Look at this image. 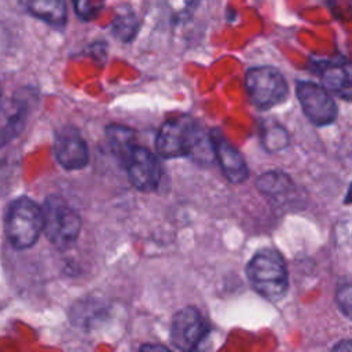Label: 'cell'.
I'll return each mask as SVG.
<instances>
[{"instance_id":"2e32d148","label":"cell","mask_w":352,"mask_h":352,"mask_svg":"<svg viewBox=\"0 0 352 352\" xmlns=\"http://www.w3.org/2000/svg\"><path fill=\"white\" fill-rule=\"evenodd\" d=\"M256 186L258 191L268 197H279L286 194L287 191L292 190V180L287 175L274 170V172H267L263 173L257 182Z\"/></svg>"},{"instance_id":"d6986e66","label":"cell","mask_w":352,"mask_h":352,"mask_svg":"<svg viewBox=\"0 0 352 352\" xmlns=\"http://www.w3.org/2000/svg\"><path fill=\"white\" fill-rule=\"evenodd\" d=\"M336 302L345 318L352 320V280L341 285L336 292Z\"/></svg>"},{"instance_id":"8fae6325","label":"cell","mask_w":352,"mask_h":352,"mask_svg":"<svg viewBox=\"0 0 352 352\" xmlns=\"http://www.w3.org/2000/svg\"><path fill=\"white\" fill-rule=\"evenodd\" d=\"M212 148L226 179L234 184L243 183L249 176V169L242 154L219 131L210 133Z\"/></svg>"},{"instance_id":"ba28073f","label":"cell","mask_w":352,"mask_h":352,"mask_svg":"<svg viewBox=\"0 0 352 352\" xmlns=\"http://www.w3.org/2000/svg\"><path fill=\"white\" fill-rule=\"evenodd\" d=\"M132 186L140 191H153L161 182V165L158 158L146 147L135 146L124 162Z\"/></svg>"},{"instance_id":"7402d4cb","label":"cell","mask_w":352,"mask_h":352,"mask_svg":"<svg viewBox=\"0 0 352 352\" xmlns=\"http://www.w3.org/2000/svg\"><path fill=\"white\" fill-rule=\"evenodd\" d=\"M140 349L142 351H154V349H157V351H166L168 348L164 346V345H143Z\"/></svg>"},{"instance_id":"9c48e42d","label":"cell","mask_w":352,"mask_h":352,"mask_svg":"<svg viewBox=\"0 0 352 352\" xmlns=\"http://www.w3.org/2000/svg\"><path fill=\"white\" fill-rule=\"evenodd\" d=\"M54 155L67 170L81 169L89 160L88 147L76 128L63 126L54 136Z\"/></svg>"},{"instance_id":"277c9868","label":"cell","mask_w":352,"mask_h":352,"mask_svg":"<svg viewBox=\"0 0 352 352\" xmlns=\"http://www.w3.org/2000/svg\"><path fill=\"white\" fill-rule=\"evenodd\" d=\"M41 209L44 217L43 231L47 239L58 248L70 246L78 238L81 230L80 214L59 197L47 198Z\"/></svg>"},{"instance_id":"7a4b0ae2","label":"cell","mask_w":352,"mask_h":352,"mask_svg":"<svg viewBox=\"0 0 352 352\" xmlns=\"http://www.w3.org/2000/svg\"><path fill=\"white\" fill-rule=\"evenodd\" d=\"M246 276L252 287L268 301H278L287 292L286 263L274 249L258 250L246 265Z\"/></svg>"},{"instance_id":"5bb4252c","label":"cell","mask_w":352,"mask_h":352,"mask_svg":"<svg viewBox=\"0 0 352 352\" xmlns=\"http://www.w3.org/2000/svg\"><path fill=\"white\" fill-rule=\"evenodd\" d=\"M106 135H107V140H109L111 151L122 162H125L126 158L129 157L131 151L136 146L135 144V131L128 126H124V125L113 124L106 128Z\"/></svg>"},{"instance_id":"52a82bcc","label":"cell","mask_w":352,"mask_h":352,"mask_svg":"<svg viewBox=\"0 0 352 352\" xmlns=\"http://www.w3.org/2000/svg\"><path fill=\"white\" fill-rule=\"evenodd\" d=\"M206 333L205 320L195 307L179 309L170 322L169 338L172 345L183 352L195 349Z\"/></svg>"},{"instance_id":"5b68a950","label":"cell","mask_w":352,"mask_h":352,"mask_svg":"<svg viewBox=\"0 0 352 352\" xmlns=\"http://www.w3.org/2000/svg\"><path fill=\"white\" fill-rule=\"evenodd\" d=\"M245 88L250 102L261 109L280 104L289 95V85L279 70L271 66H256L245 74Z\"/></svg>"},{"instance_id":"e0dca14e","label":"cell","mask_w":352,"mask_h":352,"mask_svg":"<svg viewBox=\"0 0 352 352\" xmlns=\"http://www.w3.org/2000/svg\"><path fill=\"white\" fill-rule=\"evenodd\" d=\"M261 142L267 151H279L289 143V135L286 129L278 124H268L261 131Z\"/></svg>"},{"instance_id":"44dd1931","label":"cell","mask_w":352,"mask_h":352,"mask_svg":"<svg viewBox=\"0 0 352 352\" xmlns=\"http://www.w3.org/2000/svg\"><path fill=\"white\" fill-rule=\"evenodd\" d=\"M334 351H351L352 349V340H344L341 342H338L337 345H334L333 348Z\"/></svg>"},{"instance_id":"30bf717a","label":"cell","mask_w":352,"mask_h":352,"mask_svg":"<svg viewBox=\"0 0 352 352\" xmlns=\"http://www.w3.org/2000/svg\"><path fill=\"white\" fill-rule=\"evenodd\" d=\"M315 70L322 85L342 100L352 102V63L348 60L326 59L315 62Z\"/></svg>"},{"instance_id":"7c38bea8","label":"cell","mask_w":352,"mask_h":352,"mask_svg":"<svg viewBox=\"0 0 352 352\" xmlns=\"http://www.w3.org/2000/svg\"><path fill=\"white\" fill-rule=\"evenodd\" d=\"M26 122V106L16 99L0 100V147L15 139Z\"/></svg>"},{"instance_id":"cb8c5ba5","label":"cell","mask_w":352,"mask_h":352,"mask_svg":"<svg viewBox=\"0 0 352 352\" xmlns=\"http://www.w3.org/2000/svg\"><path fill=\"white\" fill-rule=\"evenodd\" d=\"M0 100H1V85H0Z\"/></svg>"},{"instance_id":"8992f818","label":"cell","mask_w":352,"mask_h":352,"mask_svg":"<svg viewBox=\"0 0 352 352\" xmlns=\"http://www.w3.org/2000/svg\"><path fill=\"white\" fill-rule=\"evenodd\" d=\"M296 95L305 117L318 126L330 125L337 118V104L330 92L312 81H298Z\"/></svg>"},{"instance_id":"ffe728a7","label":"cell","mask_w":352,"mask_h":352,"mask_svg":"<svg viewBox=\"0 0 352 352\" xmlns=\"http://www.w3.org/2000/svg\"><path fill=\"white\" fill-rule=\"evenodd\" d=\"M198 0H168V7L173 15L184 16L192 11Z\"/></svg>"},{"instance_id":"6da1fadb","label":"cell","mask_w":352,"mask_h":352,"mask_svg":"<svg viewBox=\"0 0 352 352\" xmlns=\"http://www.w3.org/2000/svg\"><path fill=\"white\" fill-rule=\"evenodd\" d=\"M157 153L162 158H179L187 155H201L212 151L210 136L206 138L197 124L186 116L165 121L155 139Z\"/></svg>"},{"instance_id":"4fadbf2b","label":"cell","mask_w":352,"mask_h":352,"mask_svg":"<svg viewBox=\"0 0 352 352\" xmlns=\"http://www.w3.org/2000/svg\"><path fill=\"white\" fill-rule=\"evenodd\" d=\"M26 11L47 25L62 29L67 22L65 0H21Z\"/></svg>"},{"instance_id":"603a6c76","label":"cell","mask_w":352,"mask_h":352,"mask_svg":"<svg viewBox=\"0 0 352 352\" xmlns=\"http://www.w3.org/2000/svg\"><path fill=\"white\" fill-rule=\"evenodd\" d=\"M345 202H348V204L352 202V186H351V188H349V191H348V194L345 197Z\"/></svg>"},{"instance_id":"3957f363","label":"cell","mask_w":352,"mask_h":352,"mask_svg":"<svg viewBox=\"0 0 352 352\" xmlns=\"http://www.w3.org/2000/svg\"><path fill=\"white\" fill-rule=\"evenodd\" d=\"M43 209L26 197L16 198L7 212L6 235L15 249L33 246L43 232Z\"/></svg>"},{"instance_id":"ac0fdd59","label":"cell","mask_w":352,"mask_h":352,"mask_svg":"<svg viewBox=\"0 0 352 352\" xmlns=\"http://www.w3.org/2000/svg\"><path fill=\"white\" fill-rule=\"evenodd\" d=\"M74 12L82 21L95 19L104 8V0H72Z\"/></svg>"},{"instance_id":"9a60e30c","label":"cell","mask_w":352,"mask_h":352,"mask_svg":"<svg viewBox=\"0 0 352 352\" xmlns=\"http://www.w3.org/2000/svg\"><path fill=\"white\" fill-rule=\"evenodd\" d=\"M139 29V21L129 7H120L111 22V33L121 41H131Z\"/></svg>"}]
</instances>
